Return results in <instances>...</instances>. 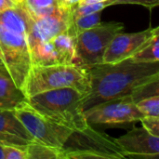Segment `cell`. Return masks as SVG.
I'll return each mask as SVG.
<instances>
[{"mask_svg": "<svg viewBox=\"0 0 159 159\" xmlns=\"http://www.w3.org/2000/svg\"><path fill=\"white\" fill-rule=\"evenodd\" d=\"M0 55L2 62L15 85L23 92L33 65L27 38L0 26Z\"/></svg>", "mask_w": 159, "mask_h": 159, "instance_id": "cell-8", "label": "cell"}, {"mask_svg": "<svg viewBox=\"0 0 159 159\" xmlns=\"http://www.w3.org/2000/svg\"><path fill=\"white\" fill-rule=\"evenodd\" d=\"M71 8L60 7L53 13L33 20L27 36L30 50L38 44L48 41L59 34L68 30L72 25Z\"/></svg>", "mask_w": 159, "mask_h": 159, "instance_id": "cell-9", "label": "cell"}, {"mask_svg": "<svg viewBox=\"0 0 159 159\" xmlns=\"http://www.w3.org/2000/svg\"><path fill=\"white\" fill-rule=\"evenodd\" d=\"M109 7V3H94V4H77L71 8L72 18L76 19L85 15H89L97 11H102L105 7Z\"/></svg>", "mask_w": 159, "mask_h": 159, "instance_id": "cell-20", "label": "cell"}, {"mask_svg": "<svg viewBox=\"0 0 159 159\" xmlns=\"http://www.w3.org/2000/svg\"><path fill=\"white\" fill-rule=\"evenodd\" d=\"M123 4L140 5L152 9L158 6L159 0H111L109 2V7L114 5H123Z\"/></svg>", "mask_w": 159, "mask_h": 159, "instance_id": "cell-22", "label": "cell"}, {"mask_svg": "<svg viewBox=\"0 0 159 159\" xmlns=\"http://www.w3.org/2000/svg\"><path fill=\"white\" fill-rule=\"evenodd\" d=\"M21 5L33 20L48 16L59 8L57 0H23Z\"/></svg>", "mask_w": 159, "mask_h": 159, "instance_id": "cell-16", "label": "cell"}, {"mask_svg": "<svg viewBox=\"0 0 159 159\" xmlns=\"http://www.w3.org/2000/svg\"><path fill=\"white\" fill-rule=\"evenodd\" d=\"M116 141L124 151L126 158H158L159 137L143 128H133Z\"/></svg>", "mask_w": 159, "mask_h": 159, "instance_id": "cell-11", "label": "cell"}, {"mask_svg": "<svg viewBox=\"0 0 159 159\" xmlns=\"http://www.w3.org/2000/svg\"><path fill=\"white\" fill-rule=\"evenodd\" d=\"M13 112L34 141L52 148L61 150L72 130L44 116L25 99Z\"/></svg>", "mask_w": 159, "mask_h": 159, "instance_id": "cell-6", "label": "cell"}, {"mask_svg": "<svg viewBox=\"0 0 159 159\" xmlns=\"http://www.w3.org/2000/svg\"><path fill=\"white\" fill-rule=\"evenodd\" d=\"M27 159H61V151L42 144L36 141L30 143L26 149Z\"/></svg>", "mask_w": 159, "mask_h": 159, "instance_id": "cell-17", "label": "cell"}, {"mask_svg": "<svg viewBox=\"0 0 159 159\" xmlns=\"http://www.w3.org/2000/svg\"><path fill=\"white\" fill-rule=\"evenodd\" d=\"M25 99L24 93L15 85L4 64H0V108L13 110Z\"/></svg>", "mask_w": 159, "mask_h": 159, "instance_id": "cell-14", "label": "cell"}, {"mask_svg": "<svg viewBox=\"0 0 159 159\" xmlns=\"http://www.w3.org/2000/svg\"><path fill=\"white\" fill-rule=\"evenodd\" d=\"M90 89L83 97L84 110L98 103L131 94L138 88L159 80V61L136 62L129 58L102 62L88 69Z\"/></svg>", "mask_w": 159, "mask_h": 159, "instance_id": "cell-1", "label": "cell"}, {"mask_svg": "<svg viewBox=\"0 0 159 159\" xmlns=\"http://www.w3.org/2000/svg\"><path fill=\"white\" fill-rule=\"evenodd\" d=\"M136 106L143 116H159V95L143 98L136 102Z\"/></svg>", "mask_w": 159, "mask_h": 159, "instance_id": "cell-19", "label": "cell"}, {"mask_svg": "<svg viewBox=\"0 0 159 159\" xmlns=\"http://www.w3.org/2000/svg\"><path fill=\"white\" fill-rule=\"evenodd\" d=\"M61 151V159H122L125 153L116 139L89 124L85 129L73 131Z\"/></svg>", "mask_w": 159, "mask_h": 159, "instance_id": "cell-4", "label": "cell"}, {"mask_svg": "<svg viewBox=\"0 0 159 159\" xmlns=\"http://www.w3.org/2000/svg\"><path fill=\"white\" fill-rule=\"evenodd\" d=\"M5 159H27L26 151L20 148L3 145Z\"/></svg>", "mask_w": 159, "mask_h": 159, "instance_id": "cell-23", "label": "cell"}, {"mask_svg": "<svg viewBox=\"0 0 159 159\" xmlns=\"http://www.w3.org/2000/svg\"><path fill=\"white\" fill-rule=\"evenodd\" d=\"M84 96L74 89L65 88L40 92L26 100L47 118L72 131H78L89 125L83 108Z\"/></svg>", "mask_w": 159, "mask_h": 159, "instance_id": "cell-2", "label": "cell"}, {"mask_svg": "<svg viewBox=\"0 0 159 159\" xmlns=\"http://www.w3.org/2000/svg\"><path fill=\"white\" fill-rule=\"evenodd\" d=\"M70 88L86 95L90 89L88 69L76 64L32 65L23 93L29 97L40 92Z\"/></svg>", "mask_w": 159, "mask_h": 159, "instance_id": "cell-3", "label": "cell"}, {"mask_svg": "<svg viewBox=\"0 0 159 159\" xmlns=\"http://www.w3.org/2000/svg\"><path fill=\"white\" fill-rule=\"evenodd\" d=\"M33 20L22 5H14L0 11V26L27 38Z\"/></svg>", "mask_w": 159, "mask_h": 159, "instance_id": "cell-13", "label": "cell"}, {"mask_svg": "<svg viewBox=\"0 0 159 159\" xmlns=\"http://www.w3.org/2000/svg\"><path fill=\"white\" fill-rule=\"evenodd\" d=\"M34 138L15 116L13 110L0 108V143L25 150Z\"/></svg>", "mask_w": 159, "mask_h": 159, "instance_id": "cell-12", "label": "cell"}, {"mask_svg": "<svg viewBox=\"0 0 159 159\" xmlns=\"http://www.w3.org/2000/svg\"><path fill=\"white\" fill-rule=\"evenodd\" d=\"M3 62H2V58H1V55H0V64H2Z\"/></svg>", "mask_w": 159, "mask_h": 159, "instance_id": "cell-29", "label": "cell"}, {"mask_svg": "<svg viewBox=\"0 0 159 159\" xmlns=\"http://www.w3.org/2000/svg\"><path fill=\"white\" fill-rule=\"evenodd\" d=\"M84 114L89 124L110 128H128L143 116L131 94L93 105L84 110Z\"/></svg>", "mask_w": 159, "mask_h": 159, "instance_id": "cell-7", "label": "cell"}, {"mask_svg": "<svg viewBox=\"0 0 159 159\" xmlns=\"http://www.w3.org/2000/svg\"><path fill=\"white\" fill-rule=\"evenodd\" d=\"M124 24L117 21L100 22L79 34L75 38L76 65L89 69L102 63L103 54L114 36L122 32Z\"/></svg>", "mask_w": 159, "mask_h": 159, "instance_id": "cell-5", "label": "cell"}, {"mask_svg": "<svg viewBox=\"0 0 159 159\" xmlns=\"http://www.w3.org/2000/svg\"><path fill=\"white\" fill-rule=\"evenodd\" d=\"M0 159H5V154H4V147L0 143Z\"/></svg>", "mask_w": 159, "mask_h": 159, "instance_id": "cell-27", "label": "cell"}, {"mask_svg": "<svg viewBox=\"0 0 159 159\" xmlns=\"http://www.w3.org/2000/svg\"><path fill=\"white\" fill-rule=\"evenodd\" d=\"M136 62H157L159 61V30L157 31L130 58Z\"/></svg>", "mask_w": 159, "mask_h": 159, "instance_id": "cell-15", "label": "cell"}, {"mask_svg": "<svg viewBox=\"0 0 159 159\" xmlns=\"http://www.w3.org/2000/svg\"><path fill=\"white\" fill-rule=\"evenodd\" d=\"M13 3H15V4H17V5H21L22 4V2H23V0H11Z\"/></svg>", "mask_w": 159, "mask_h": 159, "instance_id": "cell-28", "label": "cell"}, {"mask_svg": "<svg viewBox=\"0 0 159 159\" xmlns=\"http://www.w3.org/2000/svg\"><path fill=\"white\" fill-rule=\"evenodd\" d=\"M102 12V11H97L89 15L74 19L72 21V25L69 28V32L76 37L79 34L93 28L101 22Z\"/></svg>", "mask_w": 159, "mask_h": 159, "instance_id": "cell-18", "label": "cell"}, {"mask_svg": "<svg viewBox=\"0 0 159 159\" xmlns=\"http://www.w3.org/2000/svg\"><path fill=\"white\" fill-rule=\"evenodd\" d=\"M158 30L157 26L136 33H117L106 48L102 62L115 63L130 58Z\"/></svg>", "mask_w": 159, "mask_h": 159, "instance_id": "cell-10", "label": "cell"}, {"mask_svg": "<svg viewBox=\"0 0 159 159\" xmlns=\"http://www.w3.org/2000/svg\"><path fill=\"white\" fill-rule=\"evenodd\" d=\"M57 1L59 7L63 8H72L73 7H75L80 2V0H57Z\"/></svg>", "mask_w": 159, "mask_h": 159, "instance_id": "cell-24", "label": "cell"}, {"mask_svg": "<svg viewBox=\"0 0 159 159\" xmlns=\"http://www.w3.org/2000/svg\"><path fill=\"white\" fill-rule=\"evenodd\" d=\"M111 0H80L78 4H94V3H105L110 2Z\"/></svg>", "mask_w": 159, "mask_h": 159, "instance_id": "cell-26", "label": "cell"}, {"mask_svg": "<svg viewBox=\"0 0 159 159\" xmlns=\"http://www.w3.org/2000/svg\"><path fill=\"white\" fill-rule=\"evenodd\" d=\"M140 122L143 128L154 136L159 137V116H143Z\"/></svg>", "mask_w": 159, "mask_h": 159, "instance_id": "cell-21", "label": "cell"}, {"mask_svg": "<svg viewBox=\"0 0 159 159\" xmlns=\"http://www.w3.org/2000/svg\"><path fill=\"white\" fill-rule=\"evenodd\" d=\"M14 5H17V4L13 3L11 0H0V11L7 8V7H12Z\"/></svg>", "mask_w": 159, "mask_h": 159, "instance_id": "cell-25", "label": "cell"}]
</instances>
